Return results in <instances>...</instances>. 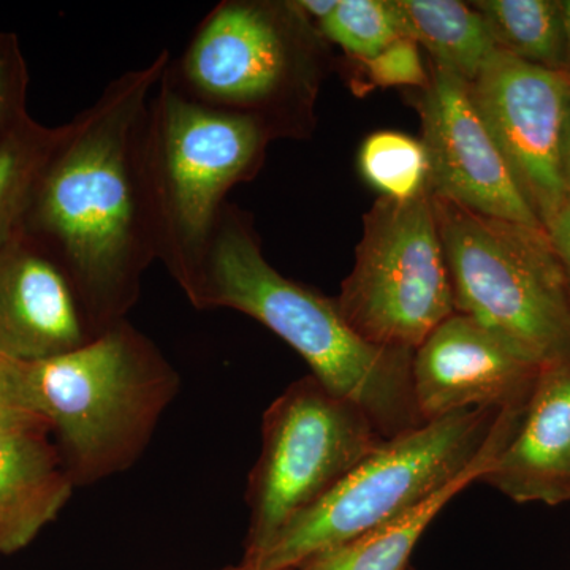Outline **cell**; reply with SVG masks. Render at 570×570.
<instances>
[{
	"label": "cell",
	"instance_id": "obj_1",
	"mask_svg": "<svg viewBox=\"0 0 570 570\" xmlns=\"http://www.w3.org/2000/svg\"><path fill=\"white\" fill-rule=\"evenodd\" d=\"M160 51L108 82L69 124L33 197L24 234L66 269L97 335L137 305L157 258L146 130L170 63Z\"/></svg>",
	"mask_w": 570,
	"mask_h": 570
},
{
	"label": "cell",
	"instance_id": "obj_10",
	"mask_svg": "<svg viewBox=\"0 0 570 570\" xmlns=\"http://www.w3.org/2000/svg\"><path fill=\"white\" fill-rule=\"evenodd\" d=\"M472 102L543 227L568 204L570 75L498 48L469 82Z\"/></svg>",
	"mask_w": 570,
	"mask_h": 570
},
{
	"label": "cell",
	"instance_id": "obj_16",
	"mask_svg": "<svg viewBox=\"0 0 570 570\" xmlns=\"http://www.w3.org/2000/svg\"><path fill=\"white\" fill-rule=\"evenodd\" d=\"M519 417L520 412L519 414L502 412L494 425L489 444L480 453L479 459L463 474L442 487L436 493L360 538L309 558L299 566L298 570H407L411 568L412 553L431 521L436 519L439 512L456 494L472 482H478L490 471L499 452L508 444L515 431Z\"/></svg>",
	"mask_w": 570,
	"mask_h": 570
},
{
	"label": "cell",
	"instance_id": "obj_14",
	"mask_svg": "<svg viewBox=\"0 0 570 570\" xmlns=\"http://www.w3.org/2000/svg\"><path fill=\"white\" fill-rule=\"evenodd\" d=\"M480 482L519 504L570 501V356L540 366L515 431Z\"/></svg>",
	"mask_w": 570,
	"mask_h": 570
},
{
	"label": "cell",
	"instance_id": "obj_17",
	"mask_svg": "<svg viewBox=\"0 0 570 570\" xmlns=\"http://www.w3.org/2000/svg\"><path fill=\"white\" fill-rule=\"evenodd\" d=\"M404 37L433 56L434 66L464 81L478 78L498 50L489 24L471 3L456 0H395Z\"/></svg>",
	"mask_w": 570,
	"mask_h": 570
},
{
	"label": "cell",
	"instance_id": "obj_29",
	"mask_svg": "<svg viewBox=\"0 0 570 570\" xmlns=\"http://www.w3.org/2000/svg\"><path fill=\"white\" fill-rule=\"evenodd\" d=\"M407 570H414V568H412V566H411V568H409Z\"/></svg>",
	"mask_w": 570,
	"mask_h": 570
},
{
	"label": "cell",
	"instance_id": "obj_3",
	"mask_svg": "<svg viewBox=\"0 0 570 570\" xmlns=\"http://www.w3.org/2000/svg\"><path fill=\"white\" fill-rule=\"evenodd\" d=\"M31 374L75 489L132 468L181 389L175 366L127 318L31 363Z\"/></svg>",
	"mask_w": 570,
	"mask_h": 570
},
{
	"label": "cell",
	"instance_id": "obj_15",
	"mask_svg": "<svg viewBox=\"0 0 570 570\" xmlns=\"http://www.w3.org/2000/svg\"><path fill=\"white\" fill-rule=\"evenodd\" d=\"M45 428L0 430V554L28 547L75 490Z\"/></svg>",
	"mask_w": 570,
	"mask_h": 570
},
{
	"label": "cell",
	"instance_id": "obj_13",
	"mask_svg": "<svg viewBox=\"0 0 570 570\" xmlns=\"http://www.w3.org/2000/svg\"><path fill=\"white\" fill-rule=\"evenodd\" d=\"M97 336L66 269L29 236L0 249V352L43 362Z\"/></svg>",
	"mask_w": 570,
	"mask_h": 570
},
{
	"label": "cell",
	"instance_id": "obj_2",
	"mask_svg": "<svg viewBox=\"0 0 570 570\" xmlns=\"http://www.w3.org/2000/svg\"><path fill=\"white\" fill-rule=\"evenodd\" d=\"M186 298L195 309L227 307L272 330L326 390L365 411L384 439L425 425L412 390L414 352L367 343L335 298L281 275L262 253L253 217L238 206H225Z\"/></svg>",
	"mask_w": 570,
	"mask_h": 570
},
{
	"label": "cell",
	"instance_id": "obj_30",
	"mask_svg": "<svg viewBox=\"0 0 570 570\" xmlns=\"http://www.w3.org/2000/svg\"><path fill=\"white\" fill-rule=\"evenodd\" d=\"M291 570H298V569H291Z\"/></svg>",
	"mask_w": 570,
	"mask_h": 570
},
{
	"label": "cell",
	"instance_id": "obj_12",
	"mask_svg": "<svg viewBox=\"0 0 570 570\" xmlns=\"http://www.w3.org/2000/svg\"><path fill=\"white\" fill-rule=\"evenodd\" d=\"M539 370L474 318L453 313L415 348L412 390L425 423L468 409L517 412Z\"/></svg>",
	"mask_w": 570,
	"mask_h": 570
},
{
	"label": "cell",
	"instance_id": "obj_22",
	"mask_svg": "<svg viewBox=\"0 0 570 570\" xmlns=\"http://www.w3.org/2000/svg\"><path fill=\"white\" fill-rule=\"evenodd\" d=\"M45 428L50 422L31 374V363L20 362L0 352V430Z\"/></svg>",
	"mask_w": 570,
	"mask_h": 570
},
{
	"label": "cell",
	"instance_id": "obj_21",
	"mask_svg": "<svg viewBox=\"0 0 570 570\" xmlns=\"http://www.w3.org/2000/svg\"><path fill=\"white\" fill-rule=\"evenodd\" d=\"M317 31L356 61L373 58L404 37L395 0H337L335 11L317 24Z\"/></svg>",
	"mask_w": 570,
	"mask_h": 570
},
{
	"label": "cell",
	"instance_id": "obj_20",
	"mask_svg": "<svg viewBox=\"0 0 570 570\" xmlns=\"http://www.w3.org/2000/svg\"><path fill=\"white\" fill-rule=\"evenodd\" d=\"M360 170L382 197L406 202L428 193L430 164L422 140L406 134L381 130L360 149Z\"/></svg>",
	"mask_w": 570,
	"mask_h": 570
},
{
	"label": "cell",
	"instance_id": "obj_5",
	"mask_svg": "<svg viewBox=\"0 0 570 570\" xmlns=\"http://www.w3.org/2000/svg\"><path fill=\"white\" fill-rule=\"evenodd\" d=\"M273 138L245 116L213 110L165 80L149 104L146 171L157 258L184 295L193 291L227 195L264 164Z\"/></svg>",
	"mask_w": 570,
	"mask_h": 570
},
{
	"label": "cell",
	"instance_id": "obj_27",
	"mask_svg": "<svg viewBox=\"0 0 570 570\" xmlns=\"http://www.w3.org/2000/svg\"><path fill=\"white\" fill-rule=\"evenodd\" d=\"M562 17H564L566 43H568L569 73H570V0L562 2Z\"/></svg>",
	"mask_w": 570,
	"mask_h": 570
},
{
	"label": "cell",
	"instance_id": "obj_24",
	"mask_svg": "<svg viewBox=\"0 0 570 570\" xmlns=\"http://www.w3.org/2000/svg\"><path fill=\"white\" fill-rule=\"evenodd\" d=\"M28 82V67L18 37L0 32V145L29 116Z\"/></svg>",
	"mask_w": 570,
	"mask_h": 570
},
{
	"label": "cell",
	"instance_id": "obj_26",
	"mask_svg": "<svg viewBox=\"0 0 570 570\" xmlns=\"http://www.w3.org/2000/svg\"><path fill=\"white\" fill-rule=\"evenodd\" d=\"M296 6L317 26L335 11L337 0H298Z\"/></svg>",
	"mask_w": 570,
	"mask_h": 570
},
{
	"label": "cell",
	"instance_id": "obj_23",
	"mask_svg": "<svg viewBox=\"0 0 570 570\" xmlns=\"http://www.w3.org/2000/svg\"><path fill=\"white\" fill-rule=\"evenodd\" d=\"M358 63L367 89L392 86L425 89L430 82L419 43L409 37H401L373 58L362 59Z\"/></svg>",
	"mask_w": 570,
	"mask_h": 570
},
{
	"label": "cell",
	"instance_id": "obj_11",
	"mask_svg": "<svg viewBox=\"0 0 570 570\" xmlns=\"http://www.w3.org/2000/svg\"><path fill=\"white\" fill-rule=\"evenodd\" d=\"M417 108L430 164L428 193L546 230L475 110L468 81L434 66Z\"/></svg>",
	"mask_w": 570,
	"mask_h": 570
},
{
	"label": "cell",
	"instance_id": "obj_9",
	"mask_svg": "<svg viewBox=\"0 0 570 570\" xmlns=\"http://www.w3.org/2000/svg\"><path fill=\"white\" fill-rule=\"evenodd\" d=\"M335 299L367 343L409 352L455 313L430 193L406 202L379 198L366 213L354 269Z\"/></svg>",
	"mask_w": 570,
	"mask_h": 570
},
{
	"label": "cell",
	"instance_id": "obj_19",
	"mask_svg": "<svg viewBox=\"0 0 570 570\" xmlns=\"http://www.w3.org/2000/svg\"><path fill=\"white\" fill-rule=\"evenodd\" d=\"M63 134L61 127L24 121L0 145V249L24 234L37 187Z\"/></svg>",
	"mask_w": 570,
	"mask_h": 570
},
{
	"label": "cell",
	"instance_id": "obj_28",
	"mask_svg": "<svg viewBox=\"0 0 570 570\" xmlns=\"http://www.w3.org/2000/svg\"><path fill=\"white\" fill-rule=\"evenodd\" d=\"M566 181H568V190L570 198V126L568 134V142H566Z\"/></svg>",
	"mask_w": 570,
	"mask_h": 570
},
{
	"label": "cell",
	"instance_id": "obj_8",
	"mask_svg": "<svg viewBox=\"0 0 570 570\" xmlns=\"http://www.w3.org/2000/svg\"><path fill=\"white\" fill-rule=\"evenodd\" d=\"M385 441L365 411L313 374L288 385L262 420L261 456L246 491L245 554L264 549Z\"/></svg>",
	"mask_w": 570,
	"mask_h": 570
},
{
	"label": "cell",
	"instance_id": "obj_4",
	"mask_svg": "<svg viewBox=\"0 0 570 570\" xmlns=\"http://www.w3.org/2000/svg\"><path fill=\"white\" fill-rule=\"evenodd\" d=\"M325 40L296 2L224 0L202 20L165 80L275 138L313 132Z\"/></svg>",
	"mask_w": 570,
	"mask_h": 570
},
{
	"label": "cell",
	"instance_id": "obj_7",
	"mask_svg": "<svg viewBox=\"0 0 570 570\" xmlns=\"http://www.w3.org/2000/svg\"><path fill=\"white\" fill-rule=\"evenodd\" d=\"M501 411L468 409L387 439L335 489L288 521L264 549L220 570H291L387 523L463 474Z\"/></svg>",
	"mask_w": 570,
	"mask_h": 570
},
{
	"label": "cell",
	"instance_id": "obj_18",
	"mask_svg": "<svg viewBox=\"0 0 570 570\" xmlns=\"http://www.w3.org/2000/svg\"><path fill=\"white\" fill-rule=\"evenodd\" d=\"M471 6L489 24L498 48L535 66L569 73L562 2L482 0Z\"/></svg>",
	"mask_w": 570,
	"mask_h": 570
},
{
	"label": "cell",
	"instance_id": "obj_25",
	"mask_svg": "<svg viewBox=\"0 0 570 570\" xmlns=\"http://www.w3.org/2000/svg\"><path fill=\"white\" fill-rule=\"evenodd\" d=\"M554 250L564 266L570 287V200L546 225Z\"/></svg>",
	"mask_w": 570,
	"mask_h": 570
},
{
	"label": "cell",
	"instance_id": "obj_6",
	"mask_svg": "<svg viewBox=\"0 0 570 570\" xmlns=\"http://www.w3.org/2000/svg\"><path fill=\"white\" fill-rule=\"evenodd\" d=\"M433 198L455 313L543 366L570 356V287L549 234Z\"/></svg>",
	"mask_w": 570,
	"mask_h": 570
}]
</instances>
